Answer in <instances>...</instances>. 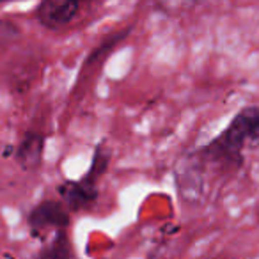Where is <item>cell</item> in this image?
Wrapping results in <instances>:
<instances>
[{"mask_svg":"<svg viewBox=\"0 0 259 259\" xmlns=\"http://www.w3.org/2000/svg\"><path fill=\"white\" fill-rule=\"evenodd\" d=\"M82 9L80 0H43L34 9V16L41 27L59 30L68 27Z\"/></svg>","mask_w":259,"mask_h":259,"instance_id":"7a4b0ae2","label":"cell"},{"mask_svg":"<svg viewBox=\"0 0 259 259\" xmlns=\"http://www.w3.org/2000/svg\"><path fill=\"white\" fill-rule=\"evenodd\" d=\"M57 192L62 197V201H64V204L68 206L71 211L89 209L98 199V187L96 185L87 183V181H83V180L62 181L57 187Z\"/></svg>","mask_w":259,"mask_h":259,"instance_id":"277c9868","label":"cell"},{"mask_svg":"<svg viewBox=\"0 0 259 259\" xmlns=\"http://www.w3.org/2000/svg\"><path fill=\"white\" fill-rule=\"evenodd\" d=\"M43 151H45V135L39 132L29 130L23 139L20 141L18 148L15 151V160L23 170L32 172L39 169L43 163Z\"/></svg>","mask_w":259,"mask_h":259,"instance_id":"5b68a950","label":"cell"},{"mask_svg":"<svg viewBox=\"0 0 259 259\" xmlns=\"http://www.w3.org/2000/svg\"><path fill=\"white\" fill-rule=\"evenodd\" d=\"M213 259H226V257H213Z\"/></svg>","mask_w":259,"mask_h":259,"instance_id":"30bf717a","label":"cell"},{"mask_svg":"<svg viewBox=\"0 0 259 259\" xmlns=\"http://www.w3.org/2000/svg\"><path fill=\"white\" fill-rule=\"evenodd\" d=\"M20 34L18 27L8 20H0V43H8Z\"/></svg>","mask_w":259,"mask_h":259,"instance_id":"9c48e42d","label":"cell"},{"mask_svg":"<svg viewBox=\"0 0 259 259\" xmlns=\"http://www.w3.org/2000/svg\"><path fill=\"white\" fill-rule=\"evenodd\" d=\"M130 32H132V27H126V29L121 30V32H115V34H112V36H108L107 39H105L103 43H101L100 47L96 48V50L91 52V55L87 57V61H85V66H93L96 61H100V57H103L107 52H110L112 48H114L115 45L119 43V41L124 39V37L128 36Z\"/></svg>","mask_w":259,"mask_h":259,"instance_id":"ba28073f","label":"cell"},{"mask_svg":"<svg viewBox=\"0 0 259 259\" xmlns=\"http://www.w3.org/2000/svg\"><path fill=\"white\" fill-rule=\"evenodd\" d=\"M107 165H108V153L105 151V148L101 144L96 146V151H94V156H93V163H91V169L85 176L82 178L83 181L91 185H96L98 180L105 174L107 170Z\"/></svg>","mask_w":259,"mask_h":259,"instance_id":"52a82bcc","label":"cell"},{"mask_svg":"<svg viewBox=\"0 0 259 259\" xmlns=\"http://www.w3.org/2000/svg\"><path fill=\"white\" fill-rule=\"evenodd\" d=\"M27 222L34 234L45 229H66L69 226V213L59 201L47 199L30 209L27 215Z\"/></svg>","mask_w":259,"mask_h":259,"instance_id":"3957f363","label":"cell"},{"mask_svg":"<svg viewBox=\"0 0 259 259\" xmlns=\"http://www.w3.org/2000/svg\"><path fill=\"white\" fill-rule=\"evenodd\" d=\"M34 259H76L75 248L69 241L68 231L57 229L54 234V240L48 245H43L36 252Z\"/></svg>","mask_w":259,"mask_h":259,"instance_id":"8992f818","label":"cell"},{"mask_svg":"<svg viewBox=\"0 0 259 259\" xmlns=\"http://www.w3.org/2000/svg\"><path fill=\"white\" fill-rule=\"evenodd\" d=\"M259 144V105L243 107L219 137L204 148L197 149L192 158L199 165H220L224 170L240 169L243 165V151Z\"/></svg>","mask_w":259,"mask_h":259,"instance_id":"6da1fadb","label":"cell"}]
</instances>
